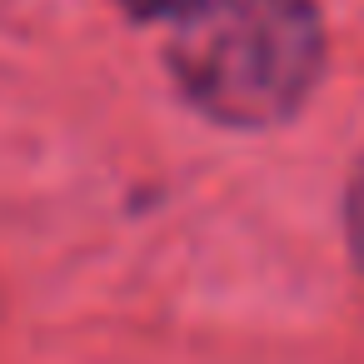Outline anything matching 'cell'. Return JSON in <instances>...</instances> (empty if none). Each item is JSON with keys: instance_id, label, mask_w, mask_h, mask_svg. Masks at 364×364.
<instances>
[{"instance_id": "1", "label": "cell", "mask_w": 364, "mask_h": 364, "mask_svg": "<svg viewBox=\"0 0 364 364\" xmlns=\"http://www.w3.org/2000/svg\"><path fill=\"white\" fill-rule=\"evenodd\" d=\"M165 55L200 115L230 130H269L319 85L324 26L314 0H200L175 21Z\"/></svg>"}, {"instance_id": "2", "label": "cell", "mask_w": 364, "mask_h": 364, "mask_svg": "<svg viewBox=\"0 0 364 364\" xmlns=\"http://www.w3.org/2000/svg\"><path fill=\"white\" fill-rule=\"evenodd\" d=\"M344 230H349V250L364 269V160L349 175V195H344Z\"/></svg>"}, {"instance_id": "3", "label": "cell", "mask_w": 364, "mask_h": 364, "mask_svg": "<svg viewBox=\"0 0 364 364\" xmlns=\"http://www.w3.org/2000/svg\"><path fill=\"white\" fill-rule=\"evenodd\" d=\"M120 6L135 21H180V16H190L200 6V0H120Z\"/></svg>"}]
</instances>
